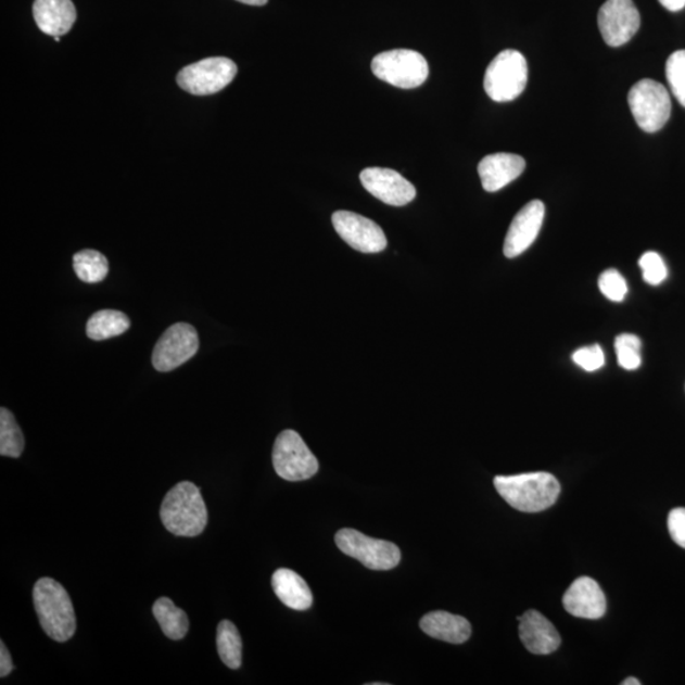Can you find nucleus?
I'll return each instance as SVG.
<instances>
[{
	"label": "nucleus",
	"mask_w": 685,
	"mask_h": 685,
	"mask_svg": "<svg viewBox=\"0 0 685 685\" xmlns=\"http://www.w3.org/2000/svg\"><path fill=\"white\" fill-rule=\"evenodd\" d=\"M339 549L371 570H391L402 560V553L393 542L367 537L356 530L344 529L337 533Z\"/></svg>",
	"instance_id": "nucleus-7"
},
{
	"label": "nucleus",
	"mask_w": 685,
	"mask_h": 685,
	"mask_svg": "<svg viewBox=\"0 0 685 685\" xmlns=\"http://www.w3.org/2000/svg\"><path fill=\"white\" fill-rule=\"evenodd\" d=\"M638 265L643 269V277L646 283L658 286L665 281L668 268L658 253H645L639 258Z\"/></svg>",
	"instance_id": "nucleus-29"
},
{
	"label": "nucleus",
	"mask_w": 685,
	"mask_h": 685,
	"mask_svg": "<svg viewBox=\"0 0 685 685\" xmlns=\"http://www.w3.org/2000/svg\"><path fill=\"white\" fill-rule=\"evenodd\" d=\"M161 518L165 529L176 536H199L208 522L200 487L190 481H182L173 487L162 503Z\"/></svg>",
	"instance_id": "nucleus-2"
},
{
	"label": "nucleus",
	"mask_w": 685,
	"mask_h": 685,
	"mask_svg": "<svg viewBox=\"0 0 685 685\" xmlns=\"http://www.w3.org/2000/svg\"><path fill=\"white\" fill-rule=\"evenodd\" d=\"M36 25L49 36H64L77 21V10L72 0H35Z\"/></svg>",
	"instance_id": "nucleus-18"
},
{
	"label": "nucleus",
	"mask_w": 685,
	"mask_h": 685,
	"mask_svg": "<svg viewBox=\"0 0 685 685\" xmlns=\"http://www.w3.org/2000/svg\"><path fill=\"white\" fill-rule=\"evenodd\" d=\"M153 613L164 635L170 639H182L190 630V620L183 611L173 604L169 598H160L155 601Z\"/></svg>",
	"instance_id": "nucleus-22"
},
{
	"label": "nucleus",
	"mask_w": 685,
	"mask_h": 685,
	"mask_svg": "<svg viewBox=\"0 0 685 685\" xmlns=\"http://www.w3.org/2000/svg\"><path fill=\"white\" fill-rule=\"evenodd\" d=\"M642 24L632 0H607L598 13V26L608 47L620 48L634 37Z\"/></svg>",
	"instance_id": "nucleus-12"
},
{
	"label": "nucleus",
	"mask_w": 685,
	"mask_h": 685,
	"mask_svg": "<svg viewBox=\"0 0 685 685\" xmlns=\"http://www.w3.org/2000/svg\"><path fill=\"white\" fill-rule=\"evenodd\" d=\"M131 327L129 316L118 310H101L90 316L87 322V335L92 341L123 335Z\"/></svg>",
	"instance_id": "nucleus-21"
},
{
	"label": "nucleus",
	"mask_w": 685,
	"mask_h": 685,
	"mask_svg": "<svg viewBox=\"0 0 685 685\" xmlns=\"http://www.w3.org/2000/svg\"><path fill=\"white\" fill-rule=\"evenodd\" d=\"M216 644L218 655L226 667L234 670L242 667V637L234 623L230 621L218 623Z\"/></svg>",
	"instance_id": "nucleus-23"
},
{
	"label": "nucleus",
	"mask_w": 685,
	"mask_h": 685,
	"mask_svg": "<svg viewBox=\"0 0 685 685\" xmlns=\"http://www.w3.org/2000/svg\"><path fill=\"white\" fill-rule=\"evenodd\" d=\"M277 475L288 481L310 479L319 470V462L295 431L278 434L272 455Z\"/></svg>",
	"instance_id": "nucleus-8"
},
{
	"label": "nucleus",
	"mask_w": 685,
	"mask_h": 685,
	"mask_svg": "<svg viewBox=\"0 0 685 685\" xmlns=\"http://www.w3.org/2000/svg\"><path fill=\"white\" fill-rule=\"evenodd\" d=\"M519 637L527 650L536 655H547L559 649L561 637L554 624L537 611H527L518 617Z\"/></svg>",
	"instance_id": "nucleus-16"
},
{
	"label": "nucleus",
	"mask_w": 685,
	"mask_h": 685,
	"mask_svg": "<svg viewBox=\"0 0 685 685\" xmlns=\"http://www.w3.org/2000/svg\"><path fill=\"white\" fill-rule=\"evenodd\" d=\"M238 67L228 58H208L188 65L179 72L177 81L180 88L194 96H210L220 92L236 78Z\"/></svg>",
	"instance_id": "nucleus-9"
},
{
	"label": "nucleus",
	"mask_w": 685,
	"mask_h": 685,
	"mask_svg": "<svg viewBox=\"0 0 685 685\" xmlns=\"http://www.w3.org/2000/svg\"><path fill=\"white\" fill-rule=\"evenodd\" d=\"M629 104L639 129L658 132L669 122L672 100L668 89L652 79H643L631 88Z\"/></svg>",
	"instance_id": "nucleus-5"
},
{
	"label": "nucleus",
	"mask_w": 685,
	"mask_h": 685,
	"mask_svg": "<svg viewBox=\"0 0 685 685\" xmlns=\"http://www.w3.org/2000/svg\"><path fill=\"white\" fill-rule=\"evenodd\" d=\"M359 178L366 190L386 205L402 207L416 199V187L396 170L367 168Z\"/></svg>",
	"instance_id": "nucleus-13"
},
{
	"label": "nucleus",
	"mask_w": 685,
	"mask_h": 685,
	"mask_svg": "<svg viewBox=\"0 0 685 685\" xmlns=\"http://www.w3.org/2000/svg\"><path fill=\"white\" fill-rule=\"evenodd\" d=\"M238 2L250 5H265L268 3V0H238Z\"/></svg>",
	"instance_id": "nucleus-34"
},
{
	"label": "nucleus",
	"mask_w": 685,
	"mask_h": 685,
	"mask_svg": "<svg viewBox=\"0 0 685 685\" xmlns=\"http://www.w3.org/2000/svg\"><path fill=\"white\" fill-rule=\"evenodd\" d=\"M562 604L578 619L599 620L606 614L607 599L594 579L582 576L563 594Z\"/></svg>",
	"instance_id": "nucleus-15"
},
{
	"label": "nucleus",
	"mask_w": 685,
	"mask_h": 685,
	"mask_svg": "<svg viewBox=\"0 0 685 685\" xmlns=\"http://www.w3.org/2000/svg\"><path fill=\"white\" fill-rule=\"evenodd\" d=\"M545 218V205L540 200H533L519 211L509 226L504 255L516 258L533 244L540 234Z\"/></svg>",
	"instance_id": "nucleus-14"
},
{
	"label": "nucleus",
	"mask_w": 685,
	"mask_h": 685,
	"mask_svg": "<svg viewBox=\"0 0 685 685\" xmlns=\"http://www.w3.org/2000/svg\"><path fill=\"white\" fill-rule=\"evenodd\" d=\"M331 221L338 236L353 250L367 254L386 250L385 232L370 218L351 213V211H337Z\"/></svg>",
	"instance_id": "nucleus-11"
},
{
	"label": "nucleus",
	"mask_w": 685,
	"mask_h": 685,
	"mask_svg": "<svg viewBox=\"0 0 685 685\" xmlns=\"http://www.w3.org/2000/svg\"><path fill=\"white\" fill-rule=\"evenodd\" d=\"M665 72L672 93L685 107V50L675 51L669 56Z\"/></svg>",
	"instance_id": "nucleus-27"
},
{
	"label": "nucleus",
	"mask_w": 685,
	"mask_h": 685,
	"mask_svg": "<svg viewBox=\"0 0 685 685\" xmlns=\"http://www.w3.org/2000/svg\"><path fill=\"white\" fill-rule=\"evenodd\" d=\"M617 359L624 370L634 371L642 366V341L634 334H621L616 338Z\"/></svg>",
	"instance_id": "nucleus-26"
},
{
	"label": "nucleus",
	"mask_w": 685,
	"mask_h": 685,
	"mask_svg": "<svg viewBox=\"0 0 685 685\" xmlns=\"http://www.w3.org/2000/svg\"><path fill=\"white\" fill-rule=\"evenodd\" d=\"M529 81V65L517 50H504L487 66L484 88L495 102H510L523 93Z\"/></svg>",
	"instance_id": "nucleus-4"
},
{
	"label": "nucleus",
	"mask_w": 685,
	"mask_h": 685,
	"mask_svg": "<svg viewBox=\"0 0 685 685\" xmlns=\"http://www.w3.org/2000/svg\"><path fill=\"white\" fill-rule=\"evenodd\" d=\"M622 685H642V682L636 680V677H627L626 681L622 682Z\"/></svg>",
	"instance_id": "nucleus-35"
},
{
	"label": "nucleus",
	"mask_w": 685,
	"mask_h": 685,
	"mask_svg": "<svg viewBox=\"0 0 685 685\" xmlns=\"http://www.w3.org/2000/svg\"><path fill=\"white\" fill-rule=\"evenodd\" d=\"M525 169L521 155L498 153L484 157L479 164L481 185L487 192H498L513 182Z\"/></svg>",
	"instance_id": "nucleus-17"
},
{
	"label": "nucleus",
	"mask_w": 685,
	"mask_h": 685,
	"mask_svg": "<svg viewBox=\"0 0 685 685\" xmlns=\"http://www.w3.org/2000/svg\"><path fill=\"white\" fill-rule=\"evenodd\" d=\"M659 2L670 12H680L685 7V0H659Z\"/></svg>",
	"instance_id": "nucleus-33"
},
{
	"label": "nucleus",
	"mask_w": 685,
	"mask_h": 685,
	"mask_svg": "<svg viewBox=\"0 0 685 685\" xmlns=\"http://www.w3.org/2000/svg\"><path fill=\"white\" fill-rule=\"evenodd\" d=\"M600 292L613 303H621L626 297L629 288L623 276L616 269H607L599 277Z\"/></svg>",
	"instance_id": "nucleus-28"
},
{
	"label": "nucleus",
	"mask_w": 685,
	"mask_h": 685,
	"mask_svg": "<svg viewBox=\"0 0 685 685\" xmlns=\"http://www.w3.org/2000/svg\"><path fill=\"white\" fill-rule=\"evenodd\" d=\"M34 605L45 634L66 643L77 631V617L69 594L54 579L42 578L35 584Z\"/></svg>",
	"instance_id": "nucleus-3"
},
{
	"label": "nucleus",
	"mask_w": 685,
	"mask_h": 685,
	"mask_svg": "<svg viewBox=\"0 0 685 685\" xmlns=\"http://www.w3.org/2000/svg\"><path fill=\"white\" fill-rule=\"evenodd\" d=\"M668 529L675 544L685 548V508H675L670 511Z\"/></svg>",
	"instance_id": "nucleus-31"
},
{
	"label": "nucleus",
	"mask_w": 685,
	"mask_h": 685,
	"mask_svg": "<svg viewBox=\"0 0 685 685\" xmlns=\"http://www.w3.org/2000/svg\"><path fill=\"white\" fill-rule=\"evenodd\" d=\"M424 634L449 644H464L471 636V624L461 616L444 611L428 613L420 620Z\"/></svg>",
	"instance_id": "nucleus-19"
},
{
	"label": "nucleus",
	"mask_w": 685,
	"mask_h": 685,
	"mask_svg": "<svg viewBox=\"0 0 685 685\" xmlns=\"http://www.w3.org/2000/svg\"><path fill=\"white\" fill-rule=\"evenodd\" d=\"M24 449L25 436L16 418L9 409H0V455L18 458Z\"/></svg>",
	"instance_id": "nucleus-25"
},
{
	"label": "nucleus",
	"mask_w": 685,
	"mask_h": 685,
	"mask_svg": "<svg viewBox=\"0 0 685 685\" xmlns=\"http://www.w3.org/2000/svg\"><path fill=\"white\" fill-rule=\"evenodd\" d=\"M573 359L586 372L598 371L606 363L604 350L598 344L578 350L573 355Z\"/></svg>",
	"instance_id": "nucleus-30"
},
{
	"label": "nucleus",
	"mask_w": 685,
	"mask_h": 685,
	"mask_svg": "<svg viewBox=\"0 0 685 685\" xmlns=\"http://www.w3.org/2000/svg\"><path fill=\"white\" fill-rule=\"evenodd\" d=\"M14 665L11 654L4 643H0V676L5 677L12 673Z\"/></svg>",
	"instance_id": "nucleus-32"
},
{
	"label": "nucleus",
	"mask_w": 685,
	"mask_h": 685,
	"mask_svg": "<svg viewBox=\"0 0 685 685\" xmlns=\"http://www.w3.org/2000/svg\"><path fill=\"white\" fill-rule=\"evenodd\" d=\"M371 69L376 77L396 88H418L428 78L427 60L414 50L398 49L375 56Z\"/></svg>",
	"instance_id": "nucleus-6"
},
{
	"label": "nucleus",
	"mask_w": 685,
	"mask_h": 685,
	"mask_svg": "<svg viewBox=\"0 0 685 685\" xmlns=\"http://www.w3.org/2000/svg\"><path fill=\"white\" fill-rule=\"evenodd\" d=\"M494 485L510 507L524 513H537L553 507L561 492L559 481L548 472L496 477Z\"/></svg>",
	"instance_id": "nucleus-1"
},
{
	"label": "nucleus",
	"mask_w": 685,
	"mask_h": 685,
	"mask_svg": "<svg viewBox=\"0 0 685 685\" xmlns=\"http://www.w3.org/2000/svg\"><path fill=\"white\" fill-rule=\"evenodd\" d=\"M73 267L79 280L86 283L102 282L110 270L107 258L93 250H85L74 254Z\"/></svg>",
	"instance_id": "nucleus-24"
},
{
	"label": "nucleus",
	"mask_w": 685,
	"mask_h": 685,
	"mask_svg": "<svg viewBox=\"0 0 685 685\" xmlns=\"http://www.w3.org/2000/svg\"><path fill=\"white\" fill-rule=\"evenodd\" d=\"M200 348L198 330L190 324L177 322L164 331L153 351L156 371L170 372L190 360Z\"/></svg>",
	"instance_id": "nucleus-10"
},
{
	"label": "nucleus",
	"mask_w": 685,
	"mask_h": 685,
	"mask_svg": "<svg viewBox=\"0 0 685 685\" xmlns=\"http://www.w3.org/2000/svg\"><path fill=\"white\" fill-rule=\"evenodd\" d=\"M272 586L278 599L295 611H306L313 606V593L307 583L295 571L278 569L272 576Z\"/></svg>",
	"instance_id": "nucleus-20"
}]
</instances>
